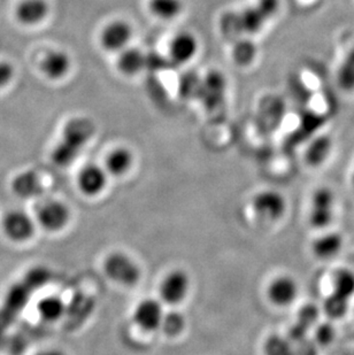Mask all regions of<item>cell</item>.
Here are the masks:
<instances>
[{"label":"cell","mask_w":354,"mask_h":355,"mask_svg":"<svg viewBox=\"0 0 354 355\" xmlns=\"http://www.w3.org/2000/svg\"><path fill=\"white\" fill-rule=\"evenodd\" d=\"M337 84L345 92L354 91V46L345 55L337 71Z\"/></svg>","instance_id":"d4e9b609"},{"label":"cell","mask_w":354,"mask_h":355,"mask_svg":"<svg viewBox=\"0 0 354 355\" xmlns=\"http://www.w3.org/2000/svg\"><path fill=\"white\" fill-rule=\"evenodd\" d=\"M332 146V139L328 135H321L315 137L306 148V162L312 167H320L330 157Z\"/></svg>","instance_id":"d6986e66"},{"label":"cell","mask_w":354,"mask_h":355,"mask_svg":"<svg viewBox=\"0 0 354 355\" xmlns=\"http://www.w3.org/2000/svg\"><path fill=\"white\" fill-rule=\"evenodd\" d=\"M73 61L67 52L51 50L40 61V71L51 80H59L66 78L71 71Z\"/></svg>","instance_id":"5bb4252c"},{"label":"cell","mask_w":354,"mask_h":355,"mask_svg":"<svg viewBox=\"0 0 354 355\" xmlns=\"http://www.w3.org/2000/svg\"><path fill=\"white\" fill-rule=\"evenodd\" d=\"M37 222L35 218L22 209H12L3 215L1 230L14 244H26L34 238Z\"/></svg>","instance_id":"5b68a950"},{"label":"cell","mask_w":354,"mask_h":355,"mask_svg":"<svg viewBox=\"0 0 354 355\" xmlns=\"http://www.w3.org/2000/svg\"><path fill=\"white\" fill-rule=\"evenodd\" d=\"M14 192L20 197H35L42 190L38 175L34 171H26L19 175L13 182Z\"/></svg>","instance_id":"cb8c5ba5"},{"label":"cell","mask_w":354,"mask_h":355,"mask_svg":"<svg viewBox=\"0 0 354 355\" xmlns=\"http://www.w3.org/2000/svg\"><path fill=\"white\" fill-rule=\"evenodd\" d=\"M50 14V5L47 0H22L17 5L15 15L24 26H36L43 22Z\"/></svg>","instance_id":"9a60e30c"},{"label":"cell","mask_w":354,"mask_h":355,"mask_svg":"<svg viewBox=\"0 0 354 355\" xmlns=\"http://www.w3.org/2000/svg\"><path fill=\"white\" fill-rule=\"evenodd\" d=\"M104 272L110 281L124 286L137 284L142 275L140 266L122 252H113L105 259Z\"/></svg>","instance_id":"277c9868"},{"label":"cell","mask_w":354,"mask_h":355,"mask_svg":"<svg viewBox=\"0 0 354 355\" xmlns=\"http://www.w3.org/2000/svg\"><path fill=\"white\" fill-rule=\"evenodd\" d=\"M149 10L154 17L162 21H173L183 13L182 0H149Z\"/></svg>","instance_id":"44dd1931"},{"label":"cell","mask_w":354,"mask_h":355,"mask_svg":"<svg viewBox=\"0 0 354 355\" xmlns=\"http://www.w3.org/2000/svg\"><path fill=\"white\" fill-rule=\"evenodd\" d=\"M107 171L98 164L84 166L77 175V187L87 197H96L104 191L107 185Z\"/></svg>","instance_id":"7c38bea8"},{"label":"cell","mask_w":354,"mask_h":355,"mask_svg":"<svg viewBox=\"0 0 354 355\" xmlns=\"http://www.w3.org/2000/svg\"><path fill=\"white\" fill-rule=\"evenodd\" d=\"M299 293L298 283L292 276L281 275L269 283L267 295L269 302L278 307H287L294 304Z\"/></svg>","instance_id":"8fae6325"},{"label":"cell","mask_w":354,"mask_h":355,"mask_svg":"<svg viewBox=\"0 0 354 355\" xmlns=\"http://www.w3.org/2000/svg\"><path fill=\"white\" fill-rule=\"evenodd\" d=\"M164 314V309L160 302L155 299L147 298L138 302L133 318L141 330L145 332H154L160 329Z\"/></svg>","instance_id":"30bf717a"},{"label":"cell","mask_w":354,"mask_h":355,"mask_svg":"<svg viewBox=\"0 0 354 355\" xmlns=\"http://www.w3.org/2000/svg\"><path fill=\"white\" fill-rule=\"evenodd\" d=\"M348 305H350V300L348 299L342 298L334 293H330V295H328L324 302V312L329 318H341L348 313Z\"/></svg>","instance_id":"83f0119b"},{"label":"cell","mask_w":354,"mask_h":355,"mask_svg":"<svg viewBox=\"0 0 354 355\" xmlns=\"http://www.w3.org/2000/svg\"><path fill=\"white\" fill-rule=\"evenodd\" d=\"M199 51V42L194 34L182 31L175 35L171 40L168 53L171 62L175 64H187L194 60Z\"/></svg>","instance_id":"4fadbf2b"},{"label":"cell","mask_w":354,"mask_h":355,"mask_svg":"<svg viewBox=\"0 0 354 355\" xmlns=\"http://www.w3.org/2000/svg\"><path fill=\"white\" fill-rule=\"evenodd\" d=\"M258 55V49L255 44L248 37L236 40L233 46V60L239 67H248L253 64Z\"/></svg>","instance_id":"603a6c76"},{"label":"cell","mask_w":354,"mask_h":355,"mask_svg":"<svg viewBox=\"0 0 354 355\" xmlns=\"http://www.w3.org/2000/svg\"><path fill=\"white\" fill-rule=\"evenodd\" d=\"M264 355H297L294 345L287 337L271 335L264 344Z\"/></svg>","instance_id":"484cf974"},{"label":"cell","mask_w":354,"mask_h":355,"mask_svg":"<svg viewBox=\"0 0 354 355\" xmlns=\"http://www.w3.org/2000/svg\"><path fill=\"white\" fill-rule=\"evenodd\" d=\"M351 184H352V189H353V191H354V171H353V174H352Z\"/></svg>","instance_id":"d6a6232c"},{"label":"cell","mask_w":354,"mask_h":355,"mask_svg":"<svg viewBox=\"0 0 354 355\" xmlns=\"http://www.w3.org/2000/svg\"><path fill=\"white\" fill-rule=\"evenodd\" d=\"M71 216V209L64 201L50 198L37 206L35 220L45 232H59L67 227Z\"/></svg>","instance_id":"3957f363"},{"label":"cell","mask_w":354,"mask_h":355,"mask_svg":"<svg viewBox=\"0 0 354 355\" xmlns=\"http://www.w3.org/2000/svg\"><path fill=\"white\" fill-rule=\"evenodd\" d=\"M117 67L121 74L134 78L147 68V54L137 47H127L119 53Z\"/></svg>","instance_id":"2e32d148"},{"label":"cell","mask_w":354,"mask_h":355,"mask_svg":"<svg viewBox=\"0 0 354 355\" xmlns=\"http://www.w3.org/2000/svg\"><path fill=\"white\" fill-rule=\"evenodd\" d=\"M190 290V277L182 269H174L168 272L161 281V300L169 306L180 305L187 298Z\"/></svg>","instance_id":"9c48e42d"},{"label":"cell","mask_w":354,"mask_h":355,"mask_svg":"<svg viewBox=\"0 0 354 355\" xmlns=\"http://www.w3.org/2000/svg\"><path fill=\"white\" fill-rule=\"evenodd\" d=\"M94 135V124L89 119L78 116L68 121L62 130V138L54 148L52 155L56 164H71Z\"/></svg>","instance_id":"7a4b0ae2"},{"label":"cell","mask_w":354,"mask_h":355,"mask_svg":"<svg viewBox=\"0 0 354 355\" xmlns=\"http://www.w3.org/2000/svg\"><path fill=\"white\" fill-rule=\"evenodd\" d=\"M315 339H317L320 344H322V345L328 344V343H330L331 340L334 339V330H332V328L329 327V325H320V327L317 329Z\"/></svg>","instance_id":"4dcf8cb0"},{"label":"cell","mask_w":354,"mask_h":355,"mask_svg":"<svg viewBox=\"0 0 354 355\" xmlns=\"http://www.w3.org/2000/svg\"><path fill=\"white\" fill-rule=\"evenodd\" d=\"M37 314L42 321L54 323L66 312V304L59 295H50L40 299L36 306Z\"/></svg>","instance_id":"ffe728a7"},{"label":"cell","mask_w":354,"mask_h":355,"mask_svg":"<svg viewBox=\"0 0 354 355\" xmlns=\"http://www.w3.org/2000/svg\"><path fill=\"white\" fill-rule=\"evenodd\" d=\"M133 35L134 31L129 22L114 20L101 29L99 43L106 52L119 54L129 47Z\"/></svg>","instance_id":"ba28073f"},{"label":"cell","mask_w":354,"mask_h":355,"mask_svg":"<svg viewBox=\"0 0 354 355\" xmlns=\"http://www.w3.org/2000/svg\"><path fill=\"white\" fill-rule=\"evenodd\" d=\"M312 252L315 258L320 260H330L343 248V237L337 232H326L315 238L312 243Z\"/></svg>","instance_id":"ac0fdd59"},{"label":"cell","mask_w":354,"mask_h":355,"mask_svg":"<svg viewBox=\"0 0 354 355\" xmlns=\"http://www.w3.org/2000/svg\"><path fill=\"white\" fill-rule=\"evenodd\" d=\"M35 355H66V353L62 349L50 347V349H42V351L37 352Z\"/></svg>","instance_id":"1f68e13d"},{"label":"cell","mask_w":354,"mask_h":355,"mask_svg":"<svg viewBox=\"0 0 354 355\" xmlns=\"http://www.w3.org/2000/svg\"><path fill=\"white\" fill-rule=\"evenodd\" d=\"M187 321L182 313L178 311H171L165 313L161 321L160 330L168 337H177L184 331Z\"/></svg>","instance_id":"4316f807"},{"label":"cell","mask_w":354,"mask_h":355,"mask_svg":"<svg viewBox=\"0 0 354 355\" xmlns=\"http://www.w3.org/2000/svg\"><path fill=\"white\" fill-rule=\"evenodd\" d=\"M319 318V311L317 307L312 305L305 306L301 309L298 314L297 324L305 330H308L312 325L315 324V322Z\"/></svg>","instance_id":"f1b7e54d"},{"label":"cell","mask_w":354,"mask_h":355,"mask_svg":"<svg viewBox=\"0 0 354 355\" xmlns=\"http://www.w3.org/2000/svg\"><path fill=\"white\" fill-rule=\"evenodd\" d=\"M15 69L8 61H0V89L6 87L13 80Z\"/></svg>","instance_id":"f546056e"},{"label":"cell","mask_w":354,"mask_h":355,"mask_svg":"<svg viewBox=\"0 0 354 355\" xmlns=\"http://www.w3.org/2000/svg\"><path fill=\"white\" fill-rule=\"evenodd\" d=\"M331 293L350 300L354 295V272L348 268L338 269L331 277Z\"/></svg>","instance_id":"7402d4cb"},{"label":"cell","mask_w":354,"mask_h":355,"mask_svg":"<svg viewBox=\"0 0 354 355\" xmlns=\"http://www.w3.org/2000/svg\"><path fill=\"white\" fill-rule=\"evenodd\" d=\"M134 164V155L129 148H115L105 159V171L114 178H121L130 171Z\"/></svg>","instance_id":"e0dca14e"},{"label":"cell","mask_w":354,"mask_h":355,"mask_svg":"<svg viewBox=\"0 0 354 355\" xmlns=\"http://www.w3.org/2000/svg\"><path fill=\"white\" fill-rule=\"evenodd\" d=\"M280 10V0H257L243 10H231L221 17L220 29L224 37L241 40L260 33Z\"/></svg>","instance_id":"6da1fadb"},{"label":"cell","mask_w":354,"mask_h":355,"mask_svg":"<svg viewBox=\"0 0 354 355\" xmlns=\"http://www.w3.org/2000/svg\"><path fill=\"white\" fill-rule=\"evenodd\" d=\"M336 197L331 189L319 188L313 192L308 220L312 227L317 229L327 228L334 221Z\"/></svg>","instance_id":"8992f818"},{"label":"cell","mask_w":354,"mask_h":355,"mask_svg":"<svg viewBox=\"0 0 354 355\" xmlns=\"http://www.w3.org/2000/svg\"><path fill=\"white\" fill-rule=\"evenodd\" d=\"M252 208L257 216L264 221L276 222L287 213V202L281 192L262 190L252 199Z\"/></svg>","instance_id":"52a82bcc"}]
</instances>
